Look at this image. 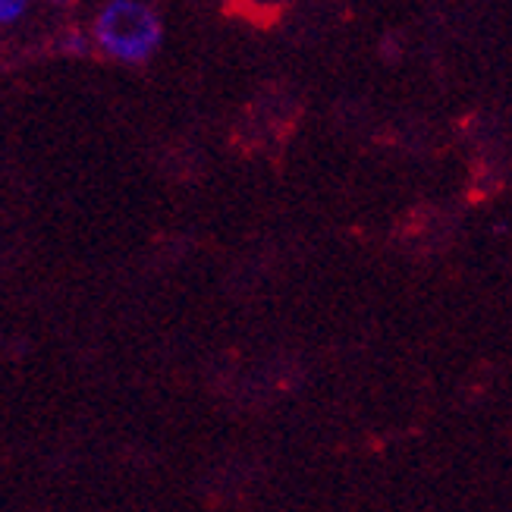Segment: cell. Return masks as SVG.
Instances as JSON below:
<instances>
[{
	"label": "cell",
	"mask_w": 512,
	"mask_h": 512,
	"mask_svg": "<svg viewBox=\"0 0 512 512\" xmlns=\"http://www.w3.org/2000/svg\"><path fill=\"white\" fill-rule=\"evenodd\" d=\"M98 41L120 60H145L161 41V22L145 4L114 0L98 16Z\"/></svg>",
	"instance_id": "6da1fadb"
},
{
	"label": "cell",
	"mask_w": 512,
	"mask_h": 512,
	"mask_svg": "<svg viewBox=\"0 0 512 512\" xmlns=\"http://www.w3.org/2000/svg\"><path fill=\"white\" fill-rule=\"evenodd\" d=\"M29 0H0V22H13L26 13Z\"/></svg>",
	"instance_id": "7a4b0ae2"
},
{
	"label": "cell",
	"mask_w": 512,
	"mask_h": 512,
	"mask_svg": "<svg viewBox=\"0 0 512 512\" xmlns=\"http://www.w3.org/2000/svg\"><path fill=\"white\" fill-rule=\"evenodd\" d=\"M54 4H66V0H54Z\"/></svg>",
	"instance_id": "3957f363"
}]
</instances>
